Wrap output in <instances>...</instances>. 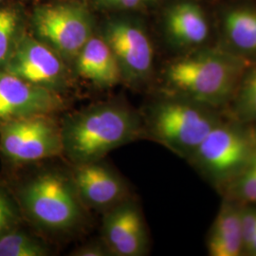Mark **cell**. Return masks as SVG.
Returning <instances> with one entry per match:
<instances>
[{"mask_svg": "<svg viewBox=\"0 0 256 256\" xmlns=\"http://www.w3.org/2000/svg\"><path fill=\"white\" fill-rule=\"evenodd\" d=\"M63 154L74 164L98 162L142 136L137 114L118 104H100L70 117L61 126Z\"/></svg>", "mask_w": 256, "mask_h": 256, "instance_id": "1", "label": "cell"}, {"mask_svg": "<svg viewBox=\"0 0 256 256\" xmlns=\"http://www.w3.org/2000/svg\"><path fill=\"white\" fill-rule=\"evenodd\" d=\"M243 66L234 56L202 50L182 58L167 70V79L178 92L200 106H220L236 88Z\"/></svg>", "mask_w": 256, "mask_h": 256, "instance_id": "2", "label": "cell"}, {"mask_svg": "<svg viewBox=\"0 0 256 256\" xmlns=\"http://www.w3.org/2000/svg\"><path fill=\"white\" fill-rule=\"evenodd\" d=\"M20 198L28 216L39 226L54 232L76 227L82 218V203L70 178L45 172L22 188Z\"/></svg>", "mask_w": 256, "mask_h": 256, "instance_id": "3", "label": "cell"}, {"mask_svg": "<svg viewBox=\"0 0 256 256\" xmlns=\"http://www.w3.org/2000/svg\"><path fill=\"white\" fill-rule=\"evenodd\" d=\"M150 129L164 146L190 156L218 124L202 106L191 101L167 100L152 108Z\"/></svg>", "mask_w": 256, "mask_h": 256, "instance_id": "4", "label": "cell"}, {"mask_svg": "<svg viewBox=\"0 0 256 256\" xmlns=\"http://www.w3.org/2000/svg\"><path fill=\"white\" fill-rule=\"evenodd\" d=\"M0 149L10 160L18 164L61 155V126L52 114H37L0 122Z\"/></svg>", "mask_w": 256, "mask_h": 256, "instance_id": "5", "label": "cell"}, {"mask_svg": "<svg viewBox=\"0 0 256 256\" xmlns=\"http://www.w3.org/2000/svg\"><path fill=\"white\" fill-rule=\"evenodd\" d=\"M32 24L40 40L66 58H76L92 37L88 12L72 4L38 7L32 16Z\"/></svg>", "mask_w": 256, "mask_h": 256, "instance_id": "6", "label": "cell"}, {"mask_svg": "<svg viewBox=\"0 0 256 256\" xmlns=\"http://www.w3.org/2000/svg\"><path fill=\"white\" fill-rule=\"evenodd\" d=\"M256 150L252 140L240 129L218 124L190 156L212 178L225 180L236 178Z\"/></svg>", "mask_w": 256, "mask_h": 256, "instance_id": "7", "label": "cell"}, {"mask_svg": "<svg viewBox=\"0 0 256 256\" xmlns=\"http://www.w3.org/2000/svg\"><path fill=\"white\" fill-rule=\"evenodd\" d=\"M3 70L54 92L64 77V64L57 52L28 34L19 36Z\"/></svg>", "mask_w": 256, "mask_h": 256, "instance_id": "8", "label": "cell"}, {"mask_svg": "<svg viewBox=\"0 0 256 256\" xmlns=\"http://www.w3.org/2000/svg\"><path fill=\"white\" fill-rule=\"evenodd\" d=\"M63 108L64 100L57 92L0 70V122L37 114H54Z\"/></svg>", "mask_w": 256, "mask_h": 256, "instance_id": "9", "label": "cell"}, {"mask_svg": "<svg viewBox=\"0 0 256 256\" xmlns=\"http://www.w3.org/2000/svg\"><path fill=\"white\" fill-rule=\"evenodd\" d=\"M116 56L122 76L131 81L148 76L153 64V48L142 28L128 21L112 22L104 38Z\"/></svg>", "mask_w": 256, "mask_h": 256, "instance_id": "10", "label": "cell"}, {"mask_svg": "<svg viewBox=\"0 0 256 256\" xmlns=\"http://www.w3.org/2000/svg\"><path fill=\"white\" fill-rule=\"evenodd\" d=\"M104 244L111 256H142L147 250L148 238L142 216L128 202L110 208L102 220Z\"/></svg>", "mask_w": 256, "mask_h": 256, "instance_id": "11", "label": "cell"}, {"mask_svg": "<svg viewBox=\"0 0 256 256\" xmlns=\"http://www.w3.org/2000/svg\"><path fill=\"white\" fill-rule=\"evenodd\" d=\"M70 180L82 205L108 210L124 200V180L101 160L75 164Z\"/></svg>", "mask_w": 256, "mask_h": 256, "instance_id": "12", "label": "cell"}, {"mask_svg": "<svg viewBox=\"0 0 256 256\" xmlns=\"http://www.w3.org/2000/svg\"><path fill=\"white\" fill-rule=\"evenodd\" d=\"M77 72L101 86H111L122 77L118 60L104 39L92 36L77 55Z\"/></svg>", "mask_w": 256, "mask_h": 256, "instance_id": "13", "label": "cell"}, {"mask_svg": "<svg viewBox=\"0 0 256 256\" xmlns=\"http://www.w3.org/2000/svg\"><path fill=\"white\" fill-rule=\"evenodd\" d=\"M166 30L176 44L182 46H198L209 36V24L200 6L192 2H182L167 12Z\"/></svg>", "mask_w": 256, "mask_h": 256, "instance_id": "14", "label": "cell"}, {"mask_svg": "<svg viewBox=\"0 0 256 256\" xmlns=\"http://www.w3.org/2000/svg\"><path fill=\"white\" fill-rule=\"evenodd\" d=\"M207 247L212 256H239L243 252L241 210L230 204L222 206L210 229Z\"/></svg>", "mask_w": 256, "mask_h": 256, "instance_id": "15", "label": "cell"}, {"mask_svg": "<svg viewBox=\"0 0 256 256\" xmlns=\"http://www.w3.org/2000/svg\"><path fill=\"white\" fill-rule=\"evenodd\" d=\"M223 30L230 44L241 52L256 54V10L236 7L225 12Z\"/></svg>", "mask_w": 256, "mask_h": 256, "instance_id": "16", "label": "cell"}, {"mask_svg": "<svg viewBox=\"0 0 256 256\" xmlns=\"http://www.w3.org/2000/svg\"><path fill=\"white\" fill-rule=\"evenodd\" d=\"M48 250L26 232L12 230L0 236V256H46Z\"/></svg>", "mask_w": 256, "mask_h": 256, "instance_id": "17", "label": "cell"}, {"mask_svg": "<svg viewBox=\"0 0 256 256\" xmlns=\"http://www.w3.org/2000/svg\"><path fill=\"white\" fill-rule=\"evenodd\" d=\"M19 18L16 10L0 9V70H3L18 40Z\"/></svg>", "mask_w": 256, "mask_h": 256, "instance_id": "18", "label": "cell"}, {"mask_svg": "<svg viewBox=\"0 0 256 256\" xmlns=\"http://www.w3.org/2000/svg\"><path fill=\"white\" fill-rule=\"evenodd\" d=\"M236 112L240 119L256 120V68L248 74L240 86Z\"/></svg>", "mask_w": 256, "mask_h": 256, "instance_id": "19", "label": "cell"}, {"mask_svg": "<svg viewBox=\"0 0 256 256\" xmlns=\"http://www.w3.org/2000/svg\"><path fill=\"white\" fill-rule=\"evenodd\" d=\"M234 192L242 200L256 203V150L236 176Z\"/></svg>", "mask_w": 256, "mask_h": 256, "instance_id": "20", "label": "cell"}, {"mask_svg": "<svg viewBox=\"0 0 256 256\" xmlns=\"http://www.w3.org/2000/svg\"><path fill=\"white\" fill-rule=\"evenodd\" d=\"M16 209L6 194L0 189V236L12 230L16 222Z\"/></svg>", "mask_w": 256, "mask_h": 256, "instance_id": "21", "label": "cell"}, {"mask_svg": "<svg viewBox=\"0 0 256 256\" xmlns=\"http://www.w3.org/2000/svg\"><path fill=\"white\" fill-rule=\"evenodd\" d=\"M241 230L243 236L244 250L256 236V210H241Z\"/></svg>", "mask_w": 256, "mask_h": 256, "instance_id": "22", "label": "cell"}, {"mask_svg": "<svg viewBox=\"0 0 256 256\" xmlns=\"http://www.w3.org/2000/svg\"><path fill=\"white\" fill-rule=\"evenodd\" d=\"M72 256H111V254L104 244H88L74 250Z\"/></svg>", "mask_w": 256, "mask_h": 256, "instance_id": "23", "label": "cell"}, {"mask_svg": "<svg viewBox=\"0 0 256 256\" xmlns=\"http://www.w3.org/2000/svg\"><path fill=\"white\" fill-rule=\"evenodd\" d=\"M104 4L113 7L132 9L138 5L140 0H102Z\"/></svg>", "mask_w": 256, "mask_h": 256, "instance_id": "24", "label": "cell"}, {"mask_svg": "<svg viewBox=\"0 0 256 256\" xmlns=\"http://www.w3.org/2000/svg\"><path fill=\"white\" fill-rule=\"evenodd\" d=\"M245 252H248V254H250V256H256V238H254L250 242V244L246 247Z\"/></svg>", "mask_w": 256, "mask_h": 256, "instance_id": "25", "label": "cell"}, {"mask_svg": "<svg viewBox=\"0 0 256 256\" xmlns=\"http://www.w3.org/2000/svg\"></svg>", "mask_w": 256, "mask_h": 256, "instance_id": "26", "label": "cell"}, {"mask_svg": "<svg viewBox=\"0 0 256 256\" xmlns=\"http://www.w3.org/2000/svg\"><path fill=\"white\" fill-rule=\"evenodd\" d=\"M0 1H1V0H0Z\"/></svg>", "mask_w": 256, "mask_h": 256, "instance_id": "27", "label": "cell"}]
</instances>
